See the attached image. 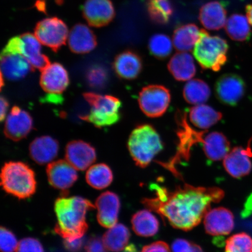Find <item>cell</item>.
I'll return each mask as SVG.
<instances>
[{
	"label": "cell",
	"instance_id": "obj_1",
	"mask_svg": "<svg viewBox=\"0 0 252 252\" xmlns=\"http://www.w3.org/2000/svg\"><path fill=\"white\" fill-rule=\"evenodd\" d=\"M154 198L142 200L148 209L158 214L173 228L188 231L199 224L212 203L220 202L224 191L219 188L179 186L174 190L158 184L151 185Z\"/></svg>",
	"mask_w": 252,
	"mask_h": 252
},
{
	"label": "cell",
	"instance_id": "obj_2",
	"mask_svg": "<svg viewBox=\"0 0 252 252\" xmlns=\"http://www.w3.org/2000/svg\"><path fill=\"white\" fill-rule=\"evenodd\" d=\"M95 209L90 200L83 197H61L55 201L58 222L55 231L63 238L72 241L83 237L88 229L86 214Z\"/></svg>",
	"mask_w": 252,
	"mask_h": 252
},
{
	"label": "cell",
	"instance_id": "obj_3",
	"mask_svg": "<svg viewBox=\"0 0 252 252\" xmlns=\"http://www.w3.org/2000/svg\"><path fill=\"white\" fill-rule=\"evenodd\" d=\"M128 149L135 164L144 168L163 149V144L152 125L143 124L138 126L131 132Z\"/></svg>",
	"mask_w": 252,
	"mask_h": 252
},
{
	"label": "cell",
	"instance_id": "obj_4",
	"mask_svg": "<svg viewBox=\"0 0 252 252\" xmlns=\"http://www.w3.org/2000/svg\"><path fill=\"white\" fill-rule=\"evenodd\" d=\"M1 185L7 193L25 199L36 192L35 173L24 162L5 163L1 169Z\"/></svg>",
	"mask_w": 252,
	"mask_h": 252
},
{
	"label": "cell",
	"instance_id": "obj_5",
	"mask_svg": "<svg viewBox=\"0 0 252 252\" xmlns=\"http://www.w3.org/2000/svg\"><path fill=\"white\" fill-rule=\"evenodd\" d=\"M176 122L179 140L177 152L169 161L159 163L171 172L176 178H181V173L176 166L190 159L192 147L197 144L203 143L207 131H198L192 127L188 122L186 113L181 111L176 113Z\"/></svg>",
	"mask_w": 252,
	"mask_h": 252
},
{
	"label": "cell",
	"instance_id": "obj_6",
	"mask_svg": "<svg viewBox=\"0 0 252 252\" xmlns=\"http://www.w3.org/2000/svg\"><path fill=\"white\" fill-rule=\"evenodd\" d=\"M228 45L225 39L200 30L199 39L193 49L198 64L206 70L219 71L227 62Z\"/></svg>",
	"mask_w": 252,
	"mask_h": 252
},
{
	"label": "cell",
	"instance_id": "obj_7",
	"mask_svg": "<svg viewBox=\"0 0 252 252\" xmlns=\"http://www.w3.org/2000/svg\"><path fill=\"white\" fill-rule=\"evenodd\" d=\"M84 96L91 109L88 114L81 116L82 119L102 127L114 125L121 119L122 103L117 97L91 93L85 94Z\"/></svg>",
	"mask_w": 252,
	"mask_h": 252
},
{
	"label": "cell",
	"instance_id": "obj_8",
	"mask_svg": "<svg viewBox=\"0 0 252 252\" xmlns=\"http://www.w3.org/2000/svg\"><path fill=\"white\" fill-rule=\"evenodd\" d=\"M2 53H19L26 58L33 68L41 71L50 63L48 58L42 52L39 40L34 34L30 33L12 37Z\"/></svg>",
	"mask_w": 252,
	"mask_h": 252
},
{
	"label": "cell",
	"instance_id": "obj_9",
	"mask_svg": "<svg viewBox=\"0 0 252 252\" xmlns=\"http://www.w3.org/2000/svg\"><path fill=\"white\" fill-rule=\"evenodd\" d=\"M171 99V93L168 88L160 85H150L140 91L138 104L147 117L157 118L164 115Z\"/></svg>",
	"mask_w": 252,
	"mask_h": 252
},
{
	"label": "cell",
	"instance_id": "obj_10",
	"mask_svg": "<svg viewBox=\"0 0 252 252\" xmlns=\"http://www.w3.org/2000/svg\"><path fill=\"white\" fill-rule=\"evenodd\" d=\"M67 25L58 17L43 19L37 23L34 35L41 44L57 52L68 40Z\"/></svg>",
	"mask_w": 252,
	"mask_h": 252
},
{
	"label": "cell",
	"instance_id": "obj_11",
	"mask_svg": "<svg viewBox=\"0 0 252 252\" xmlns=\"http://www.w3.org/2000/svg\"><path fill=\"white\" fill-rule=\"evenodd\" d=\"M217 99L223 105H237L245 95L246 84L243 78L235 74H225L220 76L215 85Z\"/></svg>",
	"mask_w": 252,
	"mask_h": 252
},
{
	"label": "cell",
	"instance_id": "obj_12",
	"mask_svg": "<svg viewBox=\"0 0 252 252\" xmlns=\"http://www.w3.org/2000/svg\"><path fill=\"white\" fill-rule=\"evenodd\" d=\"M252 138L246 147L234 148L223 159L225 171L232 177L240 179L248 175L252 170V149L251 147Z\"/></svg>",
	"mask_w": 252,
	"mask_h": 252
},
{
	"label": "cell",
	"instance_id": "obj_13",
	"mask_svg": "<svg viewBox=\"0 0 252 252\" xmlns=\"http://www.w3.org/2000/svg\"><path fill=\"white\" fill-rule=\"evenodd\" d=\"M83 14L88 24L94 28L105 27L115 17V9L111 0H86Z\"/></svg>",
	"mask_w": 252,
	"mask_h": 252
},
{
	"label": "cell",
	"instance_id": "obj_14",
	"mask_svg": "<svg viewBox=\"0 0 252 252\" xmlns=\"http://www.w3.org/2000/svg\"><path fill=\"white\" fill-rule=\"evenodd\" d=\"M40 83L46 93L50 95H60L68 86V72L59 63H50L42 70Z\"/></svg>",
	"mask_w": 252,
	"mask_h": 252
},
{
	"label": "cell",
	"instance_id": "obj_15",
	"mask_svg": "<svg viewBox=\"0 0 252 252\" xmlns=\"http://www.w3.org/2000/svg\"><path fill=\"white\" fill-rule=\"evenodd\" d=\"M33 128V120L25 110L14 106L5 119L4 133L9 139L20 141Z\"/></svg>",
	"mask_w": 252,
	"mask_h": 252
},
{
	"label": "cell",
	"instance_id": "obj_16",
	"mask_svg": "<svg viewBox=\"0 0 252 252\" xmlns=\"http://www.w3.org/2000/svg\"><path fill=\"white\" fill-rule=\"evenodd\" d=\"M204 225L207 234L213 236L227 235L234 228V217L224 207L210 210L204 216Z\"/></svg>",
	"mask_w": 252,
	"mask_h": 252
},
{
	"label": "cell",
	"instance_id": "obj_17",
	"mask_svg": "<svg viewBox=\"0 0 252 252\" xmlns=\"http://www.w3.org/2000/svg\"><path fill=\"white\" fill-rule=\"evenodd\" d=\"M46 173L50 185L62 190L70 188L78 179L76 169L67 160L49 163Z\"/></svg>",
	"mask_w": 252,
	"mask_h": 252
},
{
	"label": "cell",
	"instance_id": "obj_18",
	"mask_svg": "<svg viewBox=\"0 0 252 252\" xmlns=\"http://www.w3.org/2000/svg\"><path fill=\"white\" fill-rule=\"evenodd\" d=\"M97 220L99 224L106 228H110L118 222L121 201L117 194L106 191L97 197Z\"/></svg>",
	"mask_w": 252,
	"mask_h": 252
},
{
	"label": "cell",
	"instance_id": "obj_19",
	"mask_svg": "<svg viewBox=\"0 0 252 252\" xmlns=\"http://www.w3.org/2000/svg\"><path fill=\"white\" fill-rule=\"evenodd\" d=\"M65 158L75 169L84 171L95 162L96 151L86 142L72 141L66 147Z\"/></svg>",
	"mask_w": 252,
	"mask_h": 252
},
{
	"label": "cell",
	"instance_id": "obj_20",
	"mask_svg": "<svg viewBox=\"0 0 252 252\" xmlns=\"http://www.w3.org/2000/svg\"><path fill=\"white\" fill-rule=\"evenodd\" d=\"M32 68L26 58L19 53H1V75L8 80H21Z\"/></svg>",
	"mask_w": 252,
	"mask_h": 252
},
{
	"label": "cell",
	"instance_id": "obj_21",
	"mask_svg": "<svg viewBox=\"0 0 252 252\" xmlns=\"http://www.w3.org/2000/svg\"><path fill=\"white\" fill-rule=\"evenodd\" d=\"M69 47L77 54L89 53L97 45L96 37L86 25L78 24L72 28L68 37Z\"/></svg>",
	"mask_w": 252,
	"mask_h": 252
},
{
	"label": "cell",
	"instance_id": "obj_22",
	"mask_svg": "<svg viewBox=\"0 0 252 252\" xmlns=\"http://www.w3.org/2000/svg\"><path fill=\"white\" fill-rule=\"evenodd\" d=\"M113 67L119 77L125 80H134L143 70V60L137 53L127 50L116 57Z\"/></svg>",
	"mask_w": 252,
	"mask_h": 252
},
{
	"label": "cell",
	"instance_id": "obj_23",
	"mask_svg": "<svg viewBox=\"0 0 252 252\" xmlns=\"http://www.w3.org/2000/svg\"><path fill=\"white\" fill-rule=\"evenodd\" d=\"M58 142L50 136H42L34 139L30 146L31 158L40 165L52 162L58 156Z\"/></svg>",
	"mask_w": 252,
	"mask_h": 252
},
{
	"label": "cell",
	"instance_id": "obj_24",
	"mask_svg": "<svg viewBox=\"0 0 252 252\" xmlns=\"http://www.w3.org/2000/svg\"><path fill=\"white\" fill-rule=\"evenodd\" d=\"M199 20L207 30L217 31L225 26L226 11L219 1H211L201 8Z\"/></svg>",
	"mask_w": 252,
	"mask_h": 252
},
{
	"label": "cell",
	"instance_id": "obj_25",
	"mask_svg": "<svg viewBox=\"0 0 252 252\" xmlns=\"http://www.w3.org/2000/svg\"><path fill=\"white\" fill-rule=\"evenodd\" d=\"M168 68L173 78L179 81L190 80L196 73L193 57L187 52L175 53L168 63Z\"/></svg>",
	"mask_w": 252,
	"mask_h": 252
},
{
	"label": "cell",
	"instance_id": "obj_26",
	"mask_svg": "<svg viewBox=\"0 0 252 252\" xmlns=\"http://www.w3.org/2000/svg\"><path fill=\"white\" fill-rule=\"evenodd\" d=\"M203 149L207 158L219 161L225 158L230 151L229 141L220 132L214 131L205 135L202 143Z\"/></svg>",
	"mask_w": 252,
	"mask_h": 252
},
{
	"label": "cell",
	"instance_id": "obj_27",
	"mask_svg": "<svg viewBox=\"0 0 252 252\" xmlns=\"http://www.w3.org/2000/svg\"><path fill=\"white\" fill-rule=\"evenodd\" d=\"M189 119L198 128L207 130L212 127L222 118V113L212 106L200 104L193 107L189 111Z\"/></svg>",
	"mask_w": 252,
	"mask_h": 252
},
{
	"label": "cell",
	"instance_id": "obj_28",
	"mask_svg": "<svg viewBox=\"0 0 252 252\" xmlns=\"http://www.w3.org/2000/svg\"><path fill=\"white\" fill-rule=\"evenodd\" d=\"M200 30L193 24L182 25L176 28L173 36V43L179 52H187L194 49L198 39Z\"/></svg>",
	"mask_w": 252,
	"mask_h": 252
},
{
	"label": "cell",
	"instance_id": "obj_29",
	"mask_svg": "<svg viewBox=\"0 0 252 252\" xmlns=\"http://www.w3.org/2000/svg\"><path fill=\"white\" fill-rule=\"evenodd\" d=\"M131 224L135 234L143 237L153 236L159 231L158 220L147 210L139 211L135 213L132 217Z\"/></svg>",
	"mask_w": 252,
	"mask_h": 252
},
{
	"label": "cell",
	"instance_id": "obj_30",
	"mask_svg": "<svg viewBox=\"0 0 252 252\" xmlns=\"http://www.w3.org/2000/svg\"><path fill=\"white\" fill-rule=\"evenodd\" d=\"M130 238V232L122 223H116L103 236L102 241L107 250L121 252L126 248Z\"/></svg>",
	"mask_w": 252,
	"mask_h": 252
},
{
	"label": "cell",
	"instance_id": "obj_31",
	"mask_svg": "<svg viewBox=\"0 0 252 252\" xmlns=\"http://www.w3.org/2000/svg\"><path fill=\"white\" fill-rule=\"evenodd\" d=\"M211 95V90L206 82L200 79H193L185 85L183 96L188 103L200 105L207 101Z\"/></svg>",
	"mask_w": 252,
	"mask_h": 252
},
{
	"label": "cell",
	"instance_id": "obj_32",
	"mask_svg": "<svg viewBox=\"0 0 252 252\" xmlns=\"http://www.w3.org/2000/svg\"><path fill=\"white\" fill-rule=\"evenodd\" d=\"M248 18L241 14H233L225 24L226 33L236 42H245L250 38L251 30Z\"/></svg>",
	"mask_w": 252,
	"mask_h": 252
},
{
	"label": "cell",
	"instance_id": "obj_33",
	"mask_svg": "<svg viewBox=\"0 0 252 252\" xmlns=\"http://www.w3.org/2000/svg\"><path fill=\"white\" fill-rule=\"evenodd\" d=\"M113 179L112 170L105 163H99L90 167L86 174L88 185L99 190L108 187L112 184Z\"/></svg>",
	"mask_w": 252,
	"mask_h": 252
},
{
	"label": "cell",
	"instance_id": "obj_34",
	"mask_svg": "<svg viewBox=\"0 0 252 252\" xmlns=\"http://www.w3.org/2000/svg\"><path fill=\"white\" fill-rule=\"evenodd\" d=\"M147 9L151 20L159 24L168 23L173 11L169 0H148Z\"/></svg>",
	"mask_w": 252,
	"mask_h": 252
},
{
	"label": "cell",
	"instance_id": "obj_35",
	"mask_svg": "<svg viewBox=\"0 0 252 252\" xmlns=\"http://www.w3.org/2000/svg\"><path fill=\"white\" fill-rule=\"evenodd\" d=\"M149 48L151 55L157 59L162 60L171 55L173 43L170 37L166 34H156L150 39Z\"/></svg>",
	"mask_w": 252,
	"mask_h": 252
},
{
	"label": "cell",
	"instance_id": "obj_36",
	"mask_svg": "<svg viewBox=\"0 0 252 252\" xmlns=\"http://www.w3.org/2000/svg\"><path fill=\"white\" fill-rule=\"evenodd\" d=\"M225 252H252V238L245 232L230 236L225 242Z\"/></svg>",
	"mask_w": 252,
	"mask_h": 252
},
{
	"label": "cell",
	"instance_id": "obj_37",
	"mask_svg": "<svg viewBox=\"0 0 252 252\" xmlns=\"http://www.w3.org/2000/svg\"><path fill=\"white\" fill-rule=\"evenodd\" d=\"M18 243L17 238L11 231L5 227H1L0 232V250L2 252H14Z\"/></svg>",
	"mask_w": 252,
	"mask_h": 252
},
{
	"label": "cell",
	"instance_id": "obj_38",
	"mask_svg": "<svg viewBox=\"0 0 252 252\" xmlns=\"http://www.w3.org/2000/svg\"><path fill=\"white\" fill-rule=\"evenodd\" d=\"M172 252H203L202 248L185 239H176L172 245Z\"/></svg>",
	"mask_w": 252,
	"mask_h": 252
},
{
	"label": "cell",
	"instance_id": "obj_39",
	"mask_svg": "<svg viewBox=\"0 0 252 252\" xmlns=\"http://www.w3.org/2000/svg\"><path fill=\"white\" fill-rule=\"evenodd\" d=\"M16 252H44L43 246L36 239L27 238L19 242Z\"/></svg>",
	"mask_w": 252,
	"mask_h": 252
},
{
	"label": "cell",
	"instance_id": "obj_40",
	"mask_svg": "<svg viewBox=\"0 0 252 252\" xmlns=\"http://www.w3.org/2000/svg\"><path fill=\"white\" fill-rule=\"evenodd\" d=\"M86 252H108L101 239L97 236H93L85 247Z\"/></svg>",
	"mask_w": 252,
	"mask_h": 252
},
{
	"label": "cell",
	"instance_id": "obj_41",
	"mask_svg": "<svg viewBox=\"0 0 252 252\" xmlns=\"http://www.w3.org/2000/svg\"><path fill=\"white\" fill-rule=\"evenodd\" d=\"M141 252H172L168 244L163 241H157L145 246Z\"/></svg>",
	"mask_w": 252,
	"mask_h": 252
},
{
	"label": "cell",
	"instance_id": "obj_42",
	"mask_svg": "<svg viewBox=\"0 0 252 252\" xmlns=\"http://www.w3.org/2000/svg\"><path fill=\"white\" fill-rule=\"evenodd\" d=\"M64 245L66 250L71 252H77L83 247V239L82 238L72 241L64 239Z\"/></svg>",
	"mask_w": 252,
	"mask_h": 252
},
{
	"label": "cell",
	"instance_id": "obj_43",
	"mask_svg": "<svg viewBox=\"0 0 252 252\" xmlns=\"http://www.w3.org/2000/svg\"><path fill=\"white\" fill-rule=\"evenodd\" d=\"M252 193L247 198L244 204L243 210L242 211L241 216L242 218L246 219L252 215Z\"/></svg>",
	"mask_w": 252,
	"mask_h": 252
},
{
	"label": "cell",
	"instance_id": "obj_44",
	"mask_svg": "<svg viewBox=\"0 0 252 252\" xmlns=\"http://www.w3.org/2000/svg\"><path fill=\"white\" fill-rule=\"evenodd\" d=\"M8 109V102L5 97L1 96V121H4L7 118V113Z\"/></svg>",
	"mask_w": 252,
	"mask_h": 252
},
{
	"label": "cell",
	"instance_id": "obj_45",
	"mask_svg": "<svg viewBox=\"0 0 252 252\" xmlns=\"http://www.w3.org/2000/svg\"><path fill=\"white\" fill-rule=\"evenodd\" d=\"M246 11H247V16L249 22L252 25V4L248 5L246 7Z\"/></svg>",
	"mask_w": 252,
	"mask_h": 252
},
{
	"label": "cell",
	"instance_id": "obj_46",
	"mask_svg": "<svg viewBox=\"0 0 252 252\" xmlns=\"http://www.w3.org/2000/svg\"><path fill=\"white\" fill-rule=\"evenodd\" d=\"M126 252H137L136 248L133 245H130L125 249Z\"/></svg>",
	"mask_w": 252,
	"mask_h": 252
},
{
	"label": "cell",
	"instance_id": "obj_47",
	"mask_svg": "<svg viewBox=\"0 0 252 252\" xmlns=\"http://www.w3.org/2000/svg\"></svg>",
	"mask_w": 252,
	"mask_h": 252
}]
</instances>
